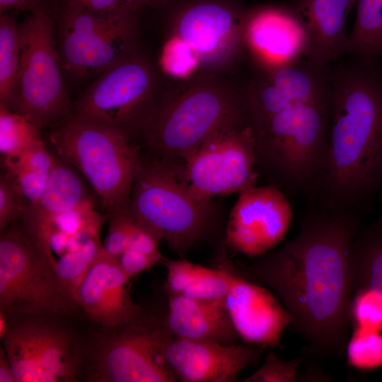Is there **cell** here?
I'll list each match as a JSON object with an SVG mask.
<instances>
[{
  "label": "cell",
  "mask_w": 382,
  "mask_h": 382,
  "mask_svg": "<svg viewBox=\"0 0 382 382\" xmlns=\"http://www.w3.org/2000/svg\"><path fill=\"white\" fill-rule=\"evenodd\" d=\"M298 235L282 248L237 272L279 297L291 324L319 356L342 355L352 292L349 253L360 213L308 202Z\"/></svg>",
  "instance_id": "obj_1"
},
{
  "label": "cell",
  "mask_w": 382,
  "mask_h": 382,
  "mask_svg": "<svg viewBox=\"0 0 382 382\" xmlns=\"http://www.w3.org/2000/svg\"><path fill=\"white\" fill-rule=\"evenodd\" d=\"M324 174L308 201L360 213L382 186V66L354 57L331 67Z\"/></svg>",
  "instance_id": "obj_2"
},
{
  "label": "cell",
  "mask_w": 382,
  "mask_h": 382,
  "mask_svg": "<svg viewBox=\"0 0 382 382\" xmlns=\"http://www.w3.org/2000/svg\"><path fill=\"white\" fill-rule=\"evenodd\" d=\"M329 96L286 108L253 130L257 162L270 166L286 195L301 193L307 199L323 178L331 117Z\"/></svg>",
  "instance_id": "obj_3"
},
{
  "label": "cell",
  "mask_w": 382,
  "mask_h": 382,
  "mask_svg": "<svg viewBox=\"0 0 382 382\" xmlns=\"http://www.w3.org/2000/svg\"><path fill=\"white\" fill-rule=\"evenodd\" d=\"M49 141L85 177L108 216L128 209L143 161L130 137L71 115L53 128Z\"/></svg>",
  "instance_id": "obj_4"
},
{
  "label": "cell",
  "mask_w": 382,
  "mask_h": 382,
  "mask_svg": "<svg viewBox=\"0 0 382 382\" xmlns=\"http://www.w3.org/2000/svg\"><path fill=\"white\" fill-rule=\"evenodd\" d=\"M20 65L16 112L40 129L55 127L72 115L66 76L50 9L30 13L18 23Z\"/></svg>",
  "instance_id": "obj_5"
},
{
  "label": "cell",
  "mask_w": 382,
  "mask_h": 382,
  "mask_svg": "<svg viewBox=\"0 0 382 382\" xmlns=\"http://www.w3.org/2000/svg\"><path fill=\"white\" fill-rule=\"evenodd\" d=\"M62 2L54 16L66 79L97 77L137 53L134 14L91 10L71 0Z\"/></svg>",
  "instance_id": "obj_6"
},
{
  "label": "cell",
  "mask_w": 382,
  "mask_h": 382,
  "mask_svg": "<svg viewBox=\"0 0 382 382\" xmlns=\"http://www.w3.org/2000/svg\"><path fill=\"white\" fill-rule=\"evenodd\" d=\"M209 206L199 200L187 181L178 178L165 162L153 160L142 161L128 209L185 259L207 228Z\"/></svg>",
  "instance_id": "obj_7"
},
{
  "label": "cell",
  "mask_w": 382,
  "mask_h": 382,
  "mask_svg": "<svg viewBox=\"0 0 382 382\" xmlns=\"http://www.w3.org/2000/svg\"><path fill=\"white\" fill-rule=\"evenodd\" d=\"M76 305L21 225L15 222L1 231L0 312L8 318H53Z\"/></svg>",
  "instance_id": "obj_8"
},
{
  "label": "cell",
  "mask_w": 382,
  "mask_h": 382,
  "mask_svg": "<svg viewBox=\"0 0 382 382\" xmlns=\"http://www.w3.org/2000/svg\"><path fill=\"white\" fill-rule=\"evenodd\" d=\"M244 121L241 103L212 86L189 89L174 101L156 105L143 132L160 155L184 159L226 126Z\"/></svg>",
  "instance_id": "obj_9"
},
{
  "label": "cell",
  "mask_w": 382,
  "mask_h": 382,
  "mask_svg": "<svg viewBox=\"0 0 382 382\" xmlns=\"http://www.w3.org/2000/svg\"><path fill=\"white\" fill-rule=\"evenodd\" d=\"M155 90L151 66L135 53L96 77L74 102L72 115L130 137L143 131L151 117Z\"/></svg>",
  "instance_id": "obj_10"
},
{
  "label": "cell",
  "mask_w": 382,
  "mask_h": 382,
  "mask_svg": "<svg viewBox=\"0 0 382 382\" xmlns=\"http://www.w3.org/2000/svg\"><path fill=\"white\" fill-rule=\"evenodd\" d=\"M102 340L92 357L90 379L103 382H175L167 359L173 338L163 320L144 314Z\"/></svg>",
  "instance_id": "obj_11"
},
{
  "label": "cell",
  "mask_w": 382,
  "mask_h": 382,
  "mask_svg": "<svg viewBox=\"0 0 382 382\" xmlns=\"http://www.w3.org/2000/svg\"><path fill=\"white\" fill-rule=\"evenodd\" d=\"M185 177L192 193L207 204L216 196L255 186L257 153L251 128L243 121L213 134L185 158Z\"/></svg>",
  "instance_id": "obj_12"
},
{
  "label": "cell",
  "mask_w": 382,
  "mask_h": 382,
  "mask_svg": "<svg viewBox=\"0 0 382 382\" xmlns=\"http://www.w3.org/2000/svg\"><path fill=\"white\" fill-rule=\"evenodd\" d=\"M11 323L3 338L16 382L77 381L81 357L64 329L47 317H23Z\"/></svg>",
  "instance_id": "obj_13"
},
{
  "label": "cell",
  "mask_w": 382,
  "mask_h": 382,
  "mask_svg": "<svg viewBox=\"0 0 382 382\" xmlns=\"http://www.w3.org/2000/svg\"><path fill=\"white\" fill-rule=\"evenodd\" d=\"M330 65L304 57L279 69L261 71L241 97L245 122L252 130L286 108L329 96Z\"/></svg>",
  "instance_id": "obj_14"
},
{
  "label": "cell",
  "mask_w": 382,
  "mask_h": 382,
  "mask_svg": "<svg viewBox=\"0 0 382 382\" xmlns=\"http://www.w3.org/2000/svg\"><path fill=\"white\" fill-rule=\"evenodd\" d=\"M292 217L286 195L277 187L245 189L230 212L226 244L248 257H260L284 238Z\"/></svg>",
  "instance_id": "obj_15"
},
{
  "label": "cell",
  "mask_w": 382,
  "mask_h": 382,
  "mask_svg": "<svg viewBox=\"0 0 382 382\" xmlns=\"http://www.w3.org/2000/svg\"><path fill=\"white\" fill-rule=\"evenodd\" d=\"M243 40L261 71L307 57V31L290 5H264L245 12Z\"/></svg>",
  "instance_id": "obj_16"
},
{
  "label": "cell",
  "mask_w": 382,
  "mask_h": 382,
  "mask_svg": "<svg viewBox=\"0 0 382 382\" xmlns=\"http://www.w3.org/2000/svg\"><path fill=\"white\" fill-rule=\"evenodd\" d=\"M228 280L226 305L241 339L264 347H281L291 318L283 304L260 284L241 275L233 265H220Z\"/></svg>",
  "instance_id": "obj_17"
},
{
  "label": "cell",
  "mask_w": 382,
  "mask_h": 382,
  "mask_svg": "<svg viewBox=\"0 0 382 382\" xmlns=\"http://www.w3.org/2000/svg\"><path fill=\"white\" fill-rule=\"evenodd\" d=\"M130 279L103 247L81 280L76 304L105 328L128 325L144 314L132 299Z\"/></svg>",
  "instance_id": "obj_18"
},
{
  "label": "cell",
  "mask_w": 382,
  "mask_h": 382,
  "mask_svg": "<svg viewBox=\"0 0 382 382\" xmlns=\"http://www.w3.org/2000/svg\"><path fill=\"white\" fill-rule=\"evenodd\" d=\"M265 348L173 337L166 355L180 381L232 382L245 368L257 361Z\"/></svg>",
  "instance_id": "obj_19"
},
{
  "label": "cell",
  "mask_w": 382,
  "mask_h": 382,
  "mask_svg": "<svg viewBox=\"0 0 382 382\" xmlns=\"http://www.w3.org/2000/svg\"><path fill=\"white\" fill-rule=\"evenodd\" d=\"M245 13L219 1L191 3L178 13V37L198 55L200 62H216L233 50L243 37Z\"/></svg>",
  "instance_id": "obj_20"
},
{
  "label": "cell",
  "mask_w": 382,
  "mask_h": 382,
  "mask_svg": "<svg viewBox=\"0 0 382 382\" xmlns=\"http://www.w3.org/2000/svg\"><path fill=\"white\" fill-rule=\"evenodd\" d=\"M357 0H293L290 6L308 37L307 57L330 65L345 54L346 28Z\"/></svg>",
  "instance_id": "obj_21"
},
{
  "label": "cell",
  "mask_w": 382,
  "mask_h": 382,
  "mask_svg": "<svg viewBox=\"0 0 382 382\" xmlns=\"http://www.w3.org/2000/svg\"><path fill=\"white\" fill-rule=\"evenodd\" d=\"M224 297L197 299L169 292L166 320L173 337L224 345L236 343L240 337Z\"/></svg>",
  "instance_id": "obj_22"
},
{
  "label": "cell",
  "mask_w": 382,
  "mask_h": 382,
  "mask_svg": "<svg viewBox=\"0 0 382 382\" xmlns=\"http://www.w3.org/2000/svg\"><path fill=\"white\" fill-rule=\"evenodd\" d=\"M93 197L70 164L55 156L45 189L34 204H28L22 224L42 221L55 214L74 208Z\"/></svg>",
  "instance_id": "obj_23"
},
{
  "label": "cell",
  "mask_w": 382,
  "mask_h": 382,
  "mask_svg": "<svg viewBox=\"0 0 382 382\" xmlns=\"http://www.w3.org/2000/svg\"><path fill=\"white\" fill-rule=\"evenodd\" d=\"M349 270L352 294L366 288L382 291V217L357 232L349 249Z\"/></svg>",
  "instance_id": "obj_24"
},
{
  "label": "cell",
  "mask_w": 382,
  "mask_h": 382,
  "mask_svg": "<svg viewBox=\"0 0 382 382\" xmlns=\"http://www.w3.org/2000/svg\"><path fill=\"white\" fill-rule=\"evenodd\" d=\"M169 292L197 299L223 298L228 280L223 268H209L181 258L167 263Z\"/></svg>",
  "instance_id": "obj_25"
},
{
  "label": "cell",
  "mask_w": 382,
  "mask_h": 382,
  "mask_svg": "<svg viewBox=\"0 0 382 382\" xmlns=\"http://www.w3.org/2000/svg\"><path fill=\"white\" fill-rule=\"evenodd\" d=\"M352 29L345 54L376 60L382 57V0H357Z\"/></svg>",
  "instance_id": "obj_26"
},
{
  "label": "cell",
  "mask_w": 382,
  "mask_h": 382,
  "mask_svg": "<svg viewBox=\"0 0 382 382\" xmlns=\"http://www.w3.org/2000/svg\"><path fill=\"white\" fill-rule=\"evenodd\" d=\"M16 12L13 11L0 16V105L12 111L20 65Z\"/></svg>",
  "instance_id": "obj_27"
},
{
  "label": "cell",
  "mask_w": 382,
  "mask_h": 382,
  "mask_svg": "<svg viewBox=\"0 0 382 382\" xmlns=\"http://www.w3.org/2000/svg\"><path fill=\"white\" fill-rule=\"evenodd\" d=\"M41 129L22 115L0 105V152L15 156L42 139Z\"/></svg>",
  "instance_id": "obj_28"
},
{
  "label": "cell",
  "mask_w": 382,
  "mask_h": 382,
  "mask_svg": "<svg viewBox=\"0 0 382 382\" xmlns=\"http://www.w3.org/2000/svg\"><path fill=\"white\" fill-rule=\"evenodd\" d=\"M349 364L358 369L372 371L382 368V333L355 327L346 347Z\"/></svg>",
  "instance_id": "obj_29"
},
{
  "label": "cell",
  "mask_w": 382,
  "mask_h": 382,
  "mask_svg": "<svg viewBox=\"0 0 382 382\" xmlns=\"http://www.w3.org/2000/svg\"><path fill=\"white\" fill-rule=\"evenodd\" d=\"M160 64L167 74L185 78L195 71L201 62L197 53L181 38L175 35L164 45Z\"/></svg>",
  "instance_id": "obj_30"
},
{
  "label": "cell",
  "mask_w": 382,
  "mask_h": 382,
  "mask_svg": "<svg viewBox=\"0 0 382 382\" xmlns=\"http://www.w3.org/2000/svg\"><path fill=\"white\" fill-rule=\"evenodd\" d=\"M351 320L355 327L382 332V291L366 288L353 294Z\"/></svg>",
  "instance_id": "obj_31"
},
{
  "label": "cell",
  "mask_w": 382,
  "mask_h": 382,
  "mask_svg": "<svg viewBox=\"0 0 382 382\" xmlns=\"http://www.w3.org/2000/svg\"><path fill=\"white\" fill-rule=\"evenodd\" d=\"M4 173L18 192L28 204L37 202L42 196L48 176L40 174L16 163L3 161Z\"/></svg>",
  "instance_id": "obj_32"
},
{
  "label": "cell",
  "mask_w": 382,
  "mask_h": 382,
  "mask_svg": "<svg viewBox=\"0 0 382 382\" xmlns=\"http://www.w3.org/2000/svg\"><path fill=\"white\" fill-rule=\"evenodd\" d=\"M108 219V233L103 248L117 259L129 247L134 217L127 209L109 216Z\"/></svg>",
  "instance_id": "obj_33"
},
{
  "label": "cell",
  "mask_w": 382,
  "mask_h": 382,
  "mask_svg": "<svg viewBox=\"0 0 382 382\" xmlns=\"http://www.w3.org/2000/svg\"><path fill=\"white\" fill-rule=\"evenodd\" d=\"M301 359L289 361L279 359L274 353L269 352L265 362L243 382H293L296 381L297 369Z\"/></svg>",
  "instance_id": "obj_34"
},
{
  "label": "cell",
  "mask_w": 382,
  "mask_h": 382,
  "mask_svg": "<svg viewBox=\"0 0 382 382\" xmlns=\"http://www.w3.org/2000/svg\"><path fill=\"white\" fill-rule=\"evenodd\" d=\"M4 173L0 178V230L21 219L28 205Z\"/></svg>",
  "instance_id": "obj_35"
},
{
  "label": "cell",
  "mask_w": 382,
  "mask_h": 382,
  "mask_svg": "<svg viewBox=\"0 0 382 382\" xmlns=\"http://www.w3.org/2000/svg\"><path fill=\"white\" fill-rule=\"evenodd\" d=\"M23 166L27 169L48 176L54 165L55 156L51 154L46 145L40 139L21 154L3 159Z\"/></svg>",
  "instance_id": "obj_36"
},
{
  "label": "cell",
  "mask_w": 382,
  "mask_h": 382,
  "mask_svg": "<svg viewBox=\"0 0 382 382\" xmlns=\"http://www.w3.org/2000/svg\"><path fill=\"white\" fill-rule=\"evenodd\" d=\"M161 238L153 229L134 218L129 247L156 259L163 260L159 251Z\"/></svg>",
  "instance_id": "obj_37"
},
{
  "label": "cell",
  "mask_w": 382,
  "mask_h": 382,
  "mask_svg": "<svg viewBox=\"0 0 382 382\" xmlns=\"http://www.w3.org/2000/svg\"><path fill=\"white\" fill-rule=\"evenodd\" d=\"M117 260L123 272L131 279L150 270L158 262L132 247H129Z\"/></svg>",
  "instance_id": "obj_38"
},
{
  "label": "cell",
  "mask_w": 382,
  "mask_h": 382,
  "mask_svg": "<svg viewBox=\"0 0 382 382\" xmlns=\"http://www.w3.org/2000/svg\"><path fill=\"white\" fill-rule=\"evenodd\" d=\"M50 9L44 0H0V13L8 11H28L29 13Z\"/></svg>",
  "instance_id": "obj_39"
},
{
  "label": "cell",
  "mask_w": 382,
  "mask_h": 382,
  "mask_svg": "<svg viewBox=\"0 0 382 382\" xmlns=\"http://www.w3.org/2000/svg\"><path fill=\"white\" fill-rule=\"evenodd\" d=\"M71 1H74L76 2L77 4L87 8L98 11H120L129 12L123 7L120 0H71Z\"/></svg>",
  "instance_id": "obj_40"
},
{
  "label": "cell",
  "mask_w": 382,
  "mask_h": 382,
  "mask_svg": "<svg viewBox=\"0 0 382 382\" xmlns=\"http://www.w3.org/2000/svg\"><path fill=\"white\" fill-rule=\"evenodd\" d=\"M123 7L129 12L135 14L147 7H158L164 4L167 0H120Z\"/></svg>",
  "instance_id": "obj_41"
},
{
  "label": "cell",
  "mask_w": 382,
  "mask_h": 382,
  "mask_svg": "<svg viewBox=\"0 0 382 382\" xmlns=\"http://www.w3.org/2000/svg\"><path fill=\"white\" fill-rule=\"evenodd\" d=\"M0 382H16L4 347H0Z\"/></svg>",
  "instance_id": "obj_42"
}]
</instances>
